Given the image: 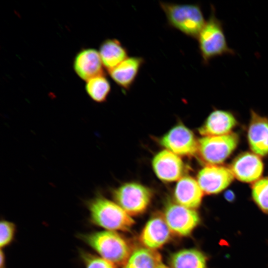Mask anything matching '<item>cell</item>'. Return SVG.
<instances>
[{"mask_svg": "<svg viewBox=\"0 0 268 268\" xmlns=\"http://www.w3.org/2000/svg\"><path fill=\"white\" fill-rule=\"evenodd\" d=\"M87 207L91 222L109 231L130 230L134 220L119 204L101 195L89 200Z\"/></svg>", "mask_w": 268, "mask_h": 268, "instance_id": "1", "label": "cell"}, {"mask_svg": "<svg viewBox=\"0 0 268 268\" xmlns=\"http://www.w3.org/2000/svg\"><path fill=\"white\" fill-rule=\"evenodd\" d=\"M159 5L170 27L197 39L206 22L199 4L160 1Z\"/></svg>", "mask_w": 268, "mask_h": 268, "instance_id": "2", "label": "cell"}, {"mask_svg": "<svg viewBox=\"0 0 268 268\" xmlns=\"http://www.w3.org/2000/svg\"><path fill=\"white\" fill-rule=\"evenodd\" d=\"M197 39L202 63L205 65L216 57L235 54L228 45L222 22L217 18L212 5L210 15Z\"/></svg>", "mask_w": 268, "mask_h": 268, "instance_id": "3", "label": "cell"}, {"mask_svg": "<svg viewBox=\"0 0 268 268\" xmlns=\"http://www.w3.org/2000/svg\"><path fill=\"white\" fill-rule=\"evenodd\" d=\"M84 241L102 258L114 265L124 266L132 254V247L122 236L112 231L83 235Z\"/></svg>", "mask_w": 268, "mask_h": 268, "instance_id": "4", "label": "cell"}, {"mask_svg": "<svg viewBox=\"0 0 268 268\" xmlns=\"http://www.w3.org/2000/svg\"><path fill=\"white\" fill-rule=\"evenodd\" d=\"M239 136L234 133L219 136H205L198 140L197 155L206 165H219L236 148Z\"/></svg>", "mask_w": 268, "mask_h": 268, "instance_id": "5", "label": "cell"}, {"mask_svg": "<svg viewBox=\"0 0 268 268\" xmlns=\"http://www.w3.org/2000/svg\"><path fill=\"white\" fill-rule=\"evenodd\" d=\"M116 202L130 216L144 213L149 206L153 194L146 186L136 182L125 183L113 191Z\"/></svg>", "mask_w": 268, "mask_h": 268, "instance_id": "6", "label": "cell"}, {"mask_svg": "<svg viewBox=\"0 0 268 268\" xmlns=\"http://www.w3.org/2000/svg\"><path fill=\"white\" fill-rule=\"evenodd\" d=\"M163 216L172 233L181 237L189 235L200 222V216L194 209L176 202L167 205Z\"/></svg>", "mask_w": 268, "mask_h": 268, "instance_id": "7", "label": "cell"}, {"mask_svg": "<svg viewBox=\"0 0 268 268\" xmlns=\"http://www.w3.org/2000/svg\"><path fill=\"white\" fill-rule=\"evenodd\" d=\"M160 143L178 156H192L197 154L198 140L193 132L182 124L168 131L160 139Z\"/></svg>", "mask_w": 268, "mask_h": 268, "instance_id": "8", "label": "cell"}, {"mask_svg": "<svg viewBox=\"0 0 268 268\" xmlns=\"http://www.w3.org/2000/svg\"><path fill=\"white\" fill-rule=\"evenodd\" d=\"M234 178L229 167L219 165H206L199 172L197 181L203 194L213 195L225 190Z\"/></svg>", "mask_w": 268, "mask_h": 268, "instance_id": "9", "label": "cell"}, {"mask_svg": "<svg viewBox=\"0 0 268 268\" xmlns=\"http://www.w3.org/2000/svg\"><path fill=\"white\" fill-rule=\"evenodd\" d=\"M152 167L157 178L164 182L178 181L185 172V164L180 157L164 149L155 155Z\"/></svg>", "mask_w": 268, "mask_h": 268, "instance_id": "10", "label": "cell"}, {"mask_svg": "<svg viewBox=\"0 0 268 268\" xmlns=\"http://www.w3.org/2000/svg\"><path fill=\"white\" fill-rule=\"evenodd\" d=\"M229 168L238 180L254 183L261 178L264 164L260 156L253 152H244L235 158Z\"/></svg>", "mask_w": 268, "mask_h": 268, "instance_id": "11", "label": "cell"}, {"mask_svg": "<svg viewBox=\"0 0 268 268\" xmlns=\"http://www.w3.org/2000/svg\"><path fill=\"white\" fill-rule=\"evenodd\" d=\"M171 233L163 215L159 213L147 221L140 233L139 241L144 247L155 250L170 240Z\"/></svg>", "mask_w": 268, "mask_h": 268, "instance_id": "12", "label": "cell"}, {"mask_svg": "<svg viewBox=\"0 0 268 268\" xmlns=\"http://www.w3.org/2000/svg\"><path fill=\"white\" fill-rule=\"evenodd\" d=\"M247 132L248 143L252 151L265 156L268 154V117L261 116L251 110Z\"/></svg>", "mask_w": 268, "mask_h": 268, "instance_id": "13", "label": "cell"}, {"mask_svg": "<svg viewBox=\"0 0 268 268\" xmlns=\"http://www.w3.org/2000/svg\"><path fill=\"white\" fill-rule=\"evenodd\" d=\"M237 123L231 112L215 109L208 116L199 132L203 136L225 135L232 133Z\"/></svg>", "mask_w": 268, "mask_h": 268, "instance_id": "14", "label": "cell"}, {"mask_svg": "<svg viewBox=\"0 0 268 268\" xmlns=\"http://www.w3.org/2000/svg\"><path fill=\"white\" fill-rule=\"evenodd\" d=\"M103 67L99 53L92 48L80 51L73 63L76 74L86 81L97 76L105 75Z\"/></svg>", "mask_w": 268, "mask_h": 268, "instance_id": "15", "label": "cell"}, {"mask_svg": "<svg viewBox=\"0 0 268 268\" xmlns=\"http://www.w3.org/2000/svg\"><path fill=\"white\" fill-rule=\"evenodd\" d=\"M203 194L197 180L189 176L177 181L174 193L176 203L194 209L201 204Z\"/></svg>", "mask_w": 268, "mask_h": 268, "instance_id": "16", "label": "cell"}, {"mask_svg": "<svg viewBox=\"0 0 268 268\" xmlns=\"http://www.w3.org/2000/svg\"><path fill=\"white\" fill-rule=\"evenodd\" d=\"M144 63V60L142 57H128L108 72L116 84L128 90L134 84Z\"/></svg>", "mask_w": 268, "mask_h": 268, "instance_id": "17", "label": "cell"}, {"mask_svg": "<svg viewBox=\"0 0 268 268\" xmlns=\"http://www.w3.org/2000/svg\"><path fill=\"white\" fill-rule=\"evenodd\" d=\"M99 54L104 67L109 71L128 58V52L117 39H108L100 45Z\"/></svg>", "mask_w": 268, "mask_h": 268, "instance_id": "18", "label": "cell"}, {"mask_svg": "<svg viewBox=\"0 0 268 268\" xmlns=\"http://www.w3.org/2000/svg\"><path fill=\"white\" fill-rule=\"evenodd\" d=\"M170 264L172 268H207V258L197 249H184L171 256Z\"/></svg>", "mask_w": 268, "mask_h": 268, "instance_id": "19", "label": "cell"}, {"mask_svg": "<svg viewBox=\"0 0 268 268\" xmlns=\"http://www.w3.org/2000/svg\"><path fill=\"white\" fill-rule=\"evenodd\" d=\"M161 257L155 250L139 248L132 252L124 268H157Z\"/></svg>", "mask_w": 268, "mask_h": 268, "instance_id": "20", "label": "cell"}, {"mask_svg": "<svg viewBox=\"0 0 268 268\" xmlns=\"http://www.w3.org/2000/svg\"><path fill=\"white\" fill-rule=\"evenodd\" d=\"M85 89L93 101L102 103L106 100L111 91V85L105 76L101 75L88 80Z\"/></svg>", "mask_w": 268, "mask_h": 268, "instance_id": "21", "label": "cell"}, {"mask_svg": "<svg viewBox=\"0 0 268 268\" xmlns=\"http://www.w3.org/2000/svg\"><path fill=\"white\" fill-rule=\"evenodd\" d=\"M252 196L258 207L268 213V177L260 178L253 183Z\"/></svg>", "mask_w": 268, "mask_h": 268, "instance_id": "22", "label": "cell"}, {"mask_svg": "<svg viewBox=\"0 0 268 268\" xmlns=\"http://www.w3.org/2000/svg\"><path fill=\"white\" fill-rule=\"evenodd\" d=\"M81 257L85 268H116L110 262L88 253L82 252Z\"/></svg>", "mask_w": 268, "mask_h": 268, "instance_id": "23", "label": "cell"}, {"mask_svg": "<svg viewBox=\"0 0 268 268\" xmlns=\"http://www.w3.org/2000/svg\"><path fill=\"white\" fill-rule=\"evenodd\" d=\"M15 232L14 223L5 220L0 221V246L1 248L8 245L13 240Z\"/></svg>", "mask_w": 268, "mask_h": 268, "instance_id": "24", "label": "cell"}, {"mask_svg": "<svg viewBox=\"0 0 268 268\" xmlns=\"http://www.w3.org/2000/svg\"><path fill=\"white\" fill-rule=\"evenodd\" d=\"M5 257L2 250L0 251V268H5Z\"/></svg>", "mask_w": 268, "mask_h": 268, "instance_id": "25", "label": "cell"}, {"mask_svg": "<svg viewBox=\"0 0 268 268\" xmlns=\"http://www.w3.org/2000/svg\"><path fill=\"white\" fill-rule=\"evenodd\" d=\"M157 268H169L166 266L164 265V264H162V263L158 265Z\"/></svg>", "mask_w": 268, "mask_h": 268, "instance_id": "26", "label": "cell"}]
</instances>
